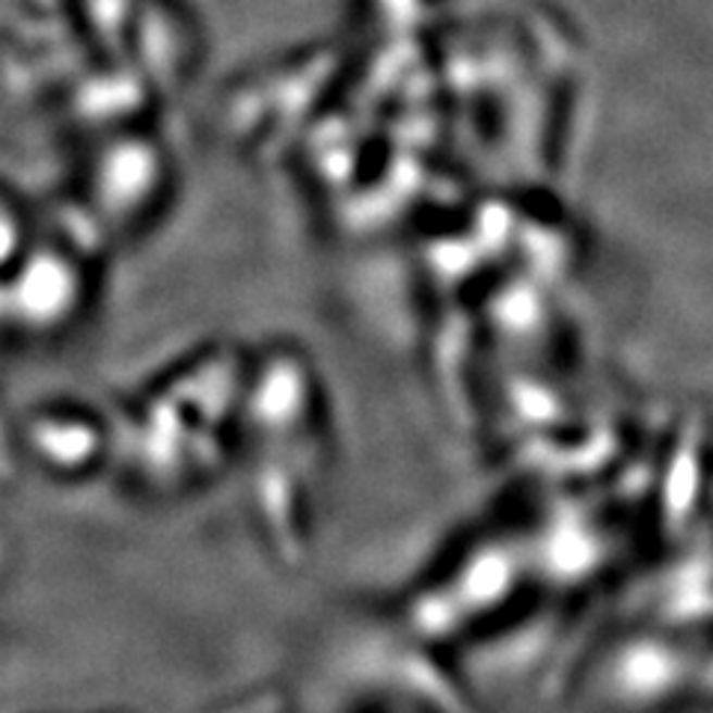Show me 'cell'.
<instances>
[{"label": "cell", "mask_w": 713, "mask_h": 713, "mask_svg": "<svg viewBox=\"0 0 713 713\" xmlns=\"http://www.w3.org/2000/svg\"><path fill=\"white\" fill-rule=\"evenodd\" d=\"M312 443H327V428L322 387L307 360L274 354L265 356L262 366H250L238 446L250 455L259 521L283 556L298 550L312 509V488L327 455L324 449L295 452Z\"/></svg>", "instance_id": "cell-1"}, {"label": "cell", "mask_w": 713, "mask_h": 713, "mask_svg": "<svg viewBox=\"0 0 713 713\" xmlns=\"http://www.w3.org/2000/svg\"><path fill=\"white\" fill-rule=\"evenodd\" d=\"M22 449L51 479H84L116 446V431L75 404L36 408L22 420Z\"/></svg>", "instance_id": "cell-2"}]
</instances>
